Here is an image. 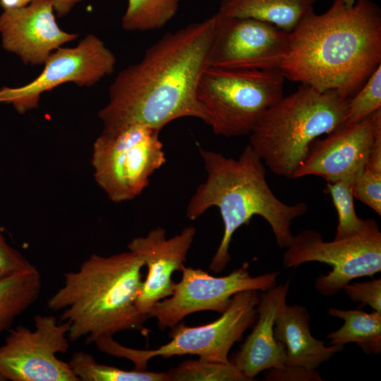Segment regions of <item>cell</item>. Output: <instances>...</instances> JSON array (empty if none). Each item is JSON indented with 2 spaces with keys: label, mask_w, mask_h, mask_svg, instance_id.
Listing matches in <instances>:
<instances>
[{
  "label": "cell",
  "mask_w": 381,
  "mask_h": 381,
  "mask_svg": "<svg viewBox=\"0 0 381 381\" xmlns=\"http://www.w3.org/2000/svg\"><path fill=\"white\" fill-rule=\"evenodd\" d=\"M214 16L166 33L142 59L121 71L99 110L102 133L114 135L143 123L159 131L183 117L206 122L197 98L199 79L208 67Z\"/></svg>",
  "instance_id": "6da1fadb"
},
{
  "label": "cell",
  "mask_w": 381,
  "mask_h": 381,
  "mask_svg": "<svg viewBox=\"0 0 381 381\" xmlns=\"http://www.w3.org/2000/svg\"><path fill=\"white\" fill-rule=\"evenodd\" d=\"M381 64V9L370 0H334L289 33L279 71L285 79L350 99Z\"/></svg>",
  "instance_id": "7a4b0ae2"
},
{
  "label": "cell",
  "mask_w": 381,
  "mask_h": 381,
  "mask_svg": "<svg viewBox=\"0 0 381 381\" xmlns=\"http://www.w3.org/2000/svg\"><path fill=\"white\" fill-rule=\"evenodd\" d=\"M200 152L207 179L191 197L186 215L195 220L212 207L219 210L224 234L210 270L219 273L226 267L234 232L240 226L248 225L255 215L267 222L277 245L286 248L294 236L291 222L306 213L307 205L303 202L287 205L276 197L267 183L265 165L249 144L238 159L202 149Z\"/></svg>",
  "instance_id": "3957f363"
},
{
  "label": "cell",
  "mask_w": 381,
  "mask_h": 381,
  "mask_svg": "<svg viewBox=\"0 0 381 381\" xmlns=\"http://www.w3.org/2000/svg\"><path fill=\"white\" fill-rule=\"evenodd\" d=\"M143 261L131 251L102 256L92 254L75 272L64 274L62 286L48 299L47 308L61 312L70 341L95 342L105 335L135 330L147 338V317L136 300L143 284Z\"/></svg>",
  "instance_id": "277c9868"
},
{
  "label": "cell",
  "mask_w": 381,
  "mask_h": 381,
  "mask_svg": "<svg viewBox=\"0 0 381 381\" xmlns=\"http://www.w3.org/2000/svg\"><path fill=\"white\" fill-rule=\"evenodd\" d=\"M347 103L335 90L301 85L265 111L249 145L274 174L294 179L313 142L344 124Z\"/></svg>",
  "instance_id": "5b68a950"
},
{
  "label": "cell",
  "mask_w": 381,
  "mask_h": 381,
  "mask_svg": "<svg viewBox=\"0 0 381 381\" xmlns=\"http://www.w3.org/2000/svg\"><path fill=\"white\" fill-rule=\"evenodd\" d=\"M284 80L279 69L207 67L197 88L205 123L218 135H250L265 111L284 97Z\"/></svg>",
  "instance_id": "8992f818"
},
{
  "label": "cell",
  "mask_w": 381,
  "mask_h": 381,
  "mask_svg": "<svg viewBox=\"0 0 381 381\" xmlns=\"http://www.w3.org/2000/svg\"><path fill=\"white\" fill-rule=\"evenodd\" d=\"M258 291L236 294L221 316L210 323L189 327L179 322L171 328V340L152 350L134 349L122 346L107 335L98 339L96 346L109 355L130 360L135 369H147L149 360L155 357L195 355L199 358L229 363V353L234 344L241 340L244 332L253 327L257 319L260 300Z\"/></svg>",
  "instance_id": "52a82bcc"
},
{
  "label": "cell",
  "mask_w": 381,
  "mask_h": 381,
  "mask_svg": "<svg viewBox=\"0 0 381 381\" xmlns=\"http://www.w3.org/2000/svg\"><path fill=\"white\" fill-rule=\"evenodd\" d=\"M160 131L143 123L114 135L101 133L93 144L94 179L110 200L119 203L139 196L150 178L166 162Z\"/></svg>",
  "instance_id": "ba28073f"
},
{
  "label": "cell",
  "mask_w": 381,
  "mask_h": 381,
  "mask_svg": "<svg viewBox=\"0 0 381 381\" xmlns=\"http://www.w3.org/2000/svg\"><path fill=\"white\" fill-rule=\"evenodd\" d=\"M308 262L327 264L332 270L319 276L315 289L332 296L353 279L373 277L381 271V232L375 219H368L363 231L349 237L325 241L315 230L294 236L283 255L285 268Z\"/></svg>",
  "instance_id": "9c48e42d"
},
{
  "label": "cell",
  "mask_w": 381,
  "mask_h": 381,
  "mask_svg": "<svg viewBox=\"0 0 381 381\" xmlns=\"http://www.w3.org/2000/svg\"><path fill=\"white\" fill-rule=\"evenodd\" d=\"M34 325L8 330L0 346V375L11 381H80L68 362L56 357L69 348V324L36 315Z\"/></svg>",
  "instance_id": "30bf717a"
},
{
  "label": "cell",
  "mask_w": 381,
  "mask_h": 381,
  "mask_svg": "<svg viewBox=\"0 0 381 381\" xmlns=\"http://www.w3.org/2000/svg\"><path fill=\"white\" fill-rule=\"evenodd\" d=\"M181 279L174 283L172 294L156 303L147 314L155 318L161 330L171 328L190 314L211 310L222 313L237 293L262 292L277 285L278 272L252 276L245 262L230 274L214 277L201 269L183 267Z\"/></svg>",
  "instance_id": "8fae6325"
},
{
  "label": "cell",
  "mask_w": 381,
  "mask_h": 381,
  "mask_svg": "<svg viewBox=\"0 0 381 381\" xmlns=\"http://www.w3.org/2000/svg\"><path fill=\"white\" fill-rule=\"evenodd\" d=\"M116 57L97 36H85L74 47L58 48L52 53L42 73L29 83L0 87V104H11L19 114L38 107L40 95L66 83L90 87L111 74Z\"/></svg>",
  "instance_id": "7c38bea8"
},
{
  "label": "cell",
  "mask_w": 381,
  "mask_h": 381,
  "mask_svg": "<svg viewBox=\"0 0 381 381\" xmlns=\"http://www.w3.org/2000/svg\"><path fill=\"white\" fill-rule=\"evenodd\" d=\"M208 66L239 70H275L283 62L289 33L250 18L214 14Z\"/></svg>",
  "instance_id": "4fadbf2b"
},
{
  "label": "cell",
  "mask_w": 381,
  "mask_h": 381,
  "mask_svg": "<svg viewBox=\"0 0 381 381\" xmlns=\"http://www.w3.org/2000/svg\"><path fill=\"white\" fill-rule=\"evenodd\" d=\"M0 34L2 47L31 66L44 64L54 49L78 37L59 27L50 0H35L4 11Z\"/></svg>",
  "instance_id": "5bb4252c"
},
{
  "label": "cell",
  "mask_w": 381,
  "mask_h": 381,
  "mask_svg": "<svg viewBox=\"0 0 381 381\" xmlns=\"http://www.w3.org/2000/svg\"><path fill=\"white\" fill-rule=\"evenodd\" d=\"M195 234V227L188 226L167 239L165 229L157 227L147 236L134 238L128 243V250L135 253L147 267L135 303L140 313L147 316L156 303L172 294L175 283L172 274L181 272Z\"/></svg>",
  "instance_id": "9a60e30c"
},
{
  "label": "cell",
  "mask_w": 381,
  "mask_h": 381,
  "mask_svg": "<svg viewBox=\"0 0 381 381\" xmlns=\"http://www.w3.org/2000/svg\"><path fill=\"white\" fill-rule=\"evenodd\" d=\"M373 141L370 116L356 123L344 124L313 142L294 179L306 176H320L326 182L355 179L367 164Z\"/></svg>",
  "instance_id": "2e32d148"
},
{
  "label": "cell",
  "mask_w": 381,
  "mask_h": 381,
  "mask_svg": "<svg viewBox=\"0 0 381 381\" xmlns=\"http://www.w3.org/2000/svg\"><path fill=\"white\" fill-rule=\"evenodd\" d=\"M289 284L288 280L260 295L253 329L232 362L248 381L264 370L286 366L285 346L276 339L274 326L279 310L286 303Z\"/></svg>",
  "instance_id": "e0dca14e"
},
{
  "label": "cell",
  "mask_w": 381,
  "mask_h": 381,
  "mask_svg": "<svg viewBox=\"0 0 381 381\" xmlns=\"http://www.w3.org/2000/svg\"><path fill=\"white\" fill-rule=\"evenodd\" d=\"M310 315L304 306L285 303L274 322L276 339L284 344L286 365L317 369L343 348L326 346L323 340L315 338L310 329Z\"/></svg>",
  "instance_id": "ac0fdd59"
},
{
  "label": "cell",
  "mask_w": 381,
  "mask_h": 381,
  "mask_svg": "<svg viewBox=\"0 0 381 381\" xmlns=\"http://www.w3.org/2000/svg\"><path fill=\"white\" fill-rule=\"evenodd\" d=\"M317 0H221L218 13L250 18L275 25L290 33L310 11Z\"/></svg>",
  "instance_id": "d6986e66"
},
{
  "label": "cell",
  "mask_w": 381,
  "mask_h": 381,
  "mask_svg": "<svg viewBox=\"0 0 381 381\" xmlns=\"http://www.w3.org/2000/svg\"><path fill=\"white\" fill-rule=\"evenodd\" d=\"M327 313L344 321L343 325L329 333V345L344 347L348 343H355L365 353L380 354L381 352V313H370L361 310H341L330 308Z\"/></svg>",
  "instance_id": "ffe728a7"
},
{
  "label": "cell",
  "mask_w": 381,
  "mask_h": 381,
  "mask_svg": "<svg viewBox=\"0 0 381 381\" xmlns=\"http://www.w3.org/2000/svg\"><path fill=\"white\" fill-rule=\"evenodd\" d=\"M41 289L36 267L0 279V333L8 331L15 319L37 300Z\"/></svg>",
  "instance_id": "44dd1931"
},
{
  "label": "cell",
  "mask_w": 381,
  "mask_h": 381,
  "mask_svg": "<svg viewBox=\"0 0 381 381\" xmlns=\"http://www.w3.org/2000/svg\"><path fill=\"white\" fill-rule=\"evenodd\" d=\"M68 363L80 381H168L167 372L125 370L99 363L83 351L74 353Z\"/></svg>",
  "instance_id": "7402d4cb"
},
{
  "label": "cell",
  "mask_w": 381,
  "mask_h": 381,
  "mask_svg": "<svg viewBox=\"0 0 381 381\" xmlns=\"http://www.w3.org/2000/svg\"><path fill=\"white\" fill-rule=\"evenodd\" d=\"M181 0H128L121 26L127 31L163 28L176 14Z\"/></svg>",
  "instance_id": "603a6c76"
},
{
  "label": "cell",
  "mask_w": 381,
  "mask_h": 381,
  "mask_svg": "<svg viewBox=\"0 0 381 381\" xmlns=\"http://www.w3.org/2000/svg\"><path fill=\"white\" fill-rule=\"evenodd\" d=\"M354 179H346L327 182L325 192L330 195L338 216L335 239L355 235L364 229L368 219H361L356 214L353 194Z\"/></svg>",
  "instance_id": "cb8c5ba5"
},
{
  "label": "cell",
  "mask_w": 381,
  "mask_h": 381,
  "mask_svg": "<svg viewBox=\"0 0 381 381\" xmlns=\"http://www.w3.org/2000/svg\"><path fill=\"white\" fill-rule=\"evenodd\" d=\"M168 381H248L232 362L188 360L167 372Z\"/></svg>",
  "instance_id": "d4e9b609"
},
{
  "label": "cell",
  "mask_w": 381,
  "mask_h": 381,
  "mask_svg": "<svg viewBox=\"0 0 381 381\" xmlns=\"http://www.w3.org/2000/svg\"><path fill=\"white\" fill-rule=\"evenodd\" d=\"M379 109H381V64L348 99L344 124L361 122Z\"/></svg>",
  "instance_id": "484cf974"
},
{
  "label": "cell",
  "mask_w": 381,
  "mask_h": 381,
  "mask_svg": "<svg viewBox=\"0 0 381 381\" xmlns=\"http://www.w3.org/2000/svg\"><path fill=\"white\" fill-rule=\"evenodd\" d=\"M353 197L381 215V172L366 165L356 176L353 183Z\"/></svg>",
  "instance_id": "4316f807"
},
{
  "label": "cell",
  "mask_w": 381,
  "mask_h": 381,
  "mask_svg": "<svg viewBox=\"0 0 381 381\" xmlns=\"http://www.w3.org/2000/svg\"><path fill=\"white\" fill-rule=\"evenodd\" d=\"M343 289L353 302H361V306H368L373 310L381 313V279L347 284Z\"/></svg>",
  "instance_id": "83f0119b"
},
{
  "label": "cell",
  "mask_w": 381,
  "mask_h": 381,
  "mask_svg": "<svg viewBox=\"0 0 381 381\" xmlns=\"http://www.w3.org/2000/svg\"><path fill=\"white\" fill-rule=\"evenodd\" d=\"M35 267L6 241L0 226V279Z\"/></svg>",
  "instance_id": "f1b7e54d"
},
{
  "label": "cell",
  "mask_w": 381,
  "mask_h": 381,
  "mask_svg": "<svg viewBox=\"0 0 381 381\" xmlns=\"http://www.w3.org/2000/svg\"><path fill=\"white\" fill-rule=\"evenodd\" d=\"M265 373L264 380L268 381H321L316 369L301 366L286 365L282 369L270 368Z\"/></svg>",
  "instance_id": "f546056e"
},
{
  "label": "cell",
  "mask_w": 381,
  "mask_h": 381,
  "mask_svg": "<svg viewBox=\"0 0 381 381\" xmlns=\"http://www.w3.org/2000/svg\"><path fill=\"white\" fill-rule=\"evenodd\" d=\"M373 141L366 166L376 171L381 172V109L370 115Z\"/></svg>",
  "instance_id": "4dcf8cb0"
},
{
  "label": "cell",
  "mask_w": 381,
  "mask_h": 381,
  "mask_svg": "<svg viewBox=\"0 0 381 381\" xmlns=\"http://www.w3.org/2000/svg\"><path fill=\"white\" fill-rule=\"evenodd\" d=\"M35 0H23L27 5ZM54 6V12L59 17L68 15L71 11L79 3L84 0H50Z\"/></svg>",
  "instance_id": "1f68e13d"
},
{
  "label": "cell",
  "mask_w": 381,
  "mask_h": 381,
  "mask_svg": "<svg viewBox=\"0 0 381 381\" xmlns=\"http://www.w3.org/2000/svg\"><path fill=\"white\" fill-rule=\"evenodd\" d=\"M25 5L23 0H0V6L4 11L20 8Z\"/></svg>",
  "instance_id": "d6a6232c"
},
{
  "label": "cell",
  "mask_w": 381,
  "mask_h": 381,
  "mask_svg": "<svg viewBox=\"0 0 381 381\" xmlns=\"http://www.w3.org/2000/svg\"><path fill=\"white\" fill-rule=\"evenodd\" d=\"M0 381H6V379L0 375Z\"/></svg>",
  "instance_id": "836d02e7"
}]
</instances>
